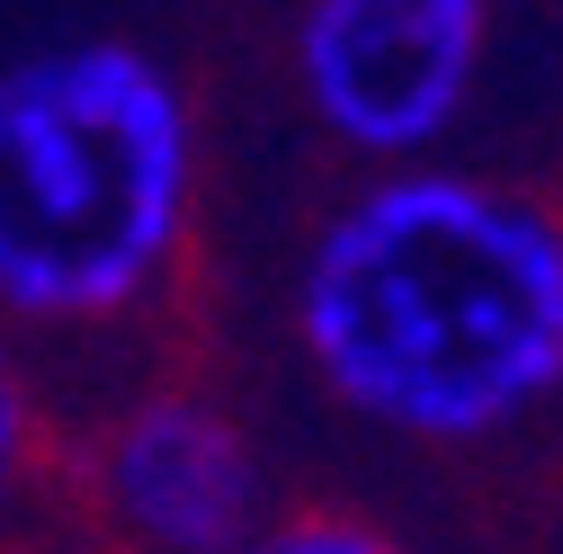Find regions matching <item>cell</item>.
Masks as SVG:
<instances>
[{
	"instance_id": "cell-1",
	"label": "cell",
	"mask_w": 563,
	"mask_h": 554,
	"mask_svg": "<svg viewBox=\"0 0 563 554\" xmlns=\"http://www.w3.org/2000/svg\"><path fill=\"white\" fill-rule=\"evenodd\" d=\"M287 350L349 430L483 456L563 411V206L528 179L358 170L296 242Z\"/></svg>"
},
{
	"instance_id": "cell-2",
	"label": "cell",
	"mask_w": 563,
	"mask_h": 554,
	"mask_svg": "<svg viewBox=\"0 0 563 554\" xmlns=\"http://www.w3.org/2000/svg\"><path fill=\"white\" fill-rule=\"evenodd\" d=\"M206 108L134 36L0 63V331L125 350L179 313L206 242Z\"/></svg>"
},
{
	"instance_id": "cell-3",
	"label": "cell",
	"mask_w": 563,
	"mask_h": 554,
	"mask_svg": "<svg viewBox=\"0 0 563 554\" xmlns=\"http://www.w3.org/2000/svg\"><path fill=\"white\" fill-rule=\"evenodd\" d=\"M268 510V447L216 376H134L63 430V528L90 554H233Z\"/></svg>"
},
{
	"instance_id": "cell-4",
	"label": "cell",
	"mask_w": 563,
	"mask_h": 554,
	"mask_svg": "<svg viewBox=\"0 0 563 554\" xmlns=\"http://www.w3.org/2000/svg\"><path fill=\"white\" fill-rule=\"evenodd\" d=\"M492 45L501 0H296L287 73L340 162L411 170L474 117Z\"/></svg>"
},
{
	"instance_id": "cell-5",
	"label": "cell",
	"mask_w": 563,
	"mask_h": 554,
	"mask_svg": "<svg viewBox=\"0 0 563 554\" xmlns=\"http://www.w3.org/2000/svg\"><path fill=\"white\" fill-rule=\"evenodd\" d=\"M63 402L45 358L19 331H0V545L36 554V536L63 519Z\"/></svg>"
},
{
	"instance_id": "cell-6",
	"label": "cell",
	"mask_w": 563,
	"mask_h": 554,
	"mask_svg": "<svg viewBox=\"0 0 563 554\" xmlns=\"http://www.w3.org/2000/svg\"><path fill=\"white\" fill-rule=\"evenodd\" d=\"M233 554H420V545L367 501H277Z\"/></svg>"
},
{
	"instance_id": "cell-7",
	"label": "cell",
	"mask_w": 563,
	"mask_h": 554,
	"mask_svg": "<svg viewBox=\"0 0 563 554\" xmlns=\"http://www.w3.org/2000/svg\"><path fill=\"white\" fill-rule=\"evenodd\" d=\"M0 554H10V545H0Z\"/></svg>"
}]
</instances>
